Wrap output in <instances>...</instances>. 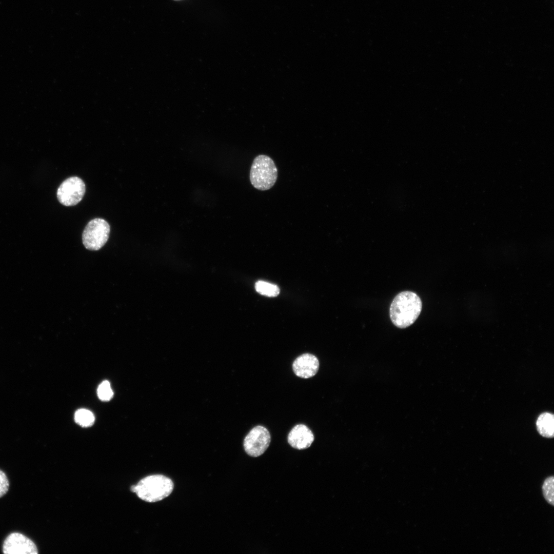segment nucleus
<instances>
[{"mask_svg": "<svg viewBox=\"0 0 554 554\" xmlns=\"http://www.w3.org/2000/svg\"><path fill=\"white\" fill-rule=\"evenodd\" d=\"M422 309V301L416 293L410 291H402L394 298L391 303L390 318L394 326L399 328H405L414 323Z\"/></svg>", "mask_w": 554, "mask_h": 554, "instance_id": "obj_1", "label": "nucleus"}, {"mask_svg": "<svg viewBox=\"0 0 554 554\" xmlns=\"http://www.w3.org/2000/svg\"><path fill=\"white\" fill-rule=\"evenodd\" d=\"M173 486L170 478L162 474H154L142 479L136 485L132 486L131 490L142 500L153 503L169 496Z\"/></svg>", "mask_w": 554, "mask_h": 554, "instance_id": "obj_2", "label": "nucleus"}, {"mask_svg": "<svg viewBox=\"0 0 554 554\" xmlns=\"http://www.w3.org/2000/svg\"><path fill=\"white\" fill-rule=\"evenodd\" d=\"M249 177L255 188L262 191L269 190L278 178V169L274 161L266 155L256 156L251 166Z\"/></svg>", "mask_w": 554, "mask_h": 554, "instance_id": "obj_3", "label": "nucleus"}, {"mask_svg": "<svg viewBox=\"0 0 554 554\" xmlns=\"http://www.w3.org/2000/svg\"><path fill=\"white\" fill-rule=\"evenodd\" d=\"M110 232V225L106 220L101 218L92 219L83 231V243L88 250H98L106 243Z\"/></svg>", "mask_w": 554, "mask_h": 554, "instance_id": "obj_4", "label": "nucleus"}, {"mask_svg": "<svg viewBox=\"0 0 554 554\" xmlns=\"http://www.w3.org/2000/svg\"><path fill=\"white\" fill-rule=\"evenodd\" d=\"M85 191L84 181L77 176H71L64 181L58 187L57 197L62 205L72 206L81 201Z\"/></svg>", "mask_w": 554, "mask_h": 554, "instance_id": "obj_5", "label": "nucleus"}, {"mask_svg": "<svg viewBox=\"0 0 554 554\" xmlns=\"http://www.w3.org/2000/svg\"><path fill=\"white\" fill-rule=\"evenodd\" d=\"M271 441L270 434L265 427L258 425L250 430L245 437L243 446L246 452L250 456L257 457L263 453L269 447Z\"/></svg>", "mask_w": 554, "mask_h": 554, "instance_id": "obj_6", "label": "nucleus"}, {"mask_svg": "<svg viewBox=\"0 0 554 554\" xmlns=\"http://www.w3.org/2000/svg\"><path fill=\"white\" fill-rule=\"evenodd\" d=\"M3 552L6 554H36L37 547L32 541L22 533L10 534L4 541Z\"/></svg>", "mask_w": 554, "mask_h": 554, "instance_id": "obj_7", "label": "nucleus"}, {"mask_svg": "<svg viewBox=\"0 0 554 554\" xmlns=\"http://www.w3.org/2000/svg\"><path fill=\"white\" fill-rule=\"evenodd\" d=\"M319 368L318 359L313 354L308 353L297 357L292 364V369L294 374L304 379H308L315 375Z\"/></svg>", "mask_w": 554, "mask_h": 554, "instance_id": "obj_8", "label": "nucleus"}, {"mask_svg": "<svg viewBox=\"0 0 554 554\" xmlns=\"http://www.w3.org/2000/svg\"><path fill=\"white\" fill-rule=\"evenodd\" d=\"M314 439L312 431L305 425L298 424L289 432L287 441L293 448L302 450L309 447Z\"/></svg>", "mask_w": 554, "mask_h": 554, "instance_id": "obj_9", "label": "nucleus"}, {"mask_svg": "<svg viewBox=\"0 0 554 554\" xmlns=\"http://www.w3.org/2000/svg\"><path fill=\"white\" fill-rule=\"evenodd\" d=\"M538 431L542 436L551 438L554 434V417L553 414L544 412L538 417L537 421Z\"/></svg>", "mask_w": 554, "mask_h": 554, "instance_id": "obj_10", "label": "nucleus"}, {"mask_svg": "<svg viewBox=\"0 0 554 554\" xmlns=\"http://www.w3.org/2000/svg\"><path fill=\"white\" fill-rule=\"evenodd\" d=\"M255 289L260 294L269 297L276 296L280 293L278 286L263 281L256 282Z\"/></svg>", "mask_w": 554, "mask_h": 554, "instance_id": "obj_11", "label": "nucleus"}, {"mask_svg": "<svg viewBox=\"0 0 554 554\" xmlns=\"http://www.w3.org/2000/svg\"><path fill=\"white\" fill-rule=\"evenodd\" d=\"M74 419L75 422L80 425L83 427H88L93 424L94 416L90 410L86 409H80L75 412Z\"/></svg>", "mask_w": 554, "mask_h": 554, "instance_id": "obj_12", "label": "nucleus"}, {"mask_svg": "<svg viewBox=\"0 0 554 554\" xmlns=\"http://www.w3.org/2000/svg\"><path fill=\"white\" fill-rule=\"evenodd\" d=\"M553 476L547 478L542 485V492L544 499L551 505L554 506Z\"/></svg>", "mask_w": 554, "mask_h": 554, "instance_id": "obj_13", "label": "nucleus"}, {"mask_svg": "<svg viewBox=\"0 0 554 554\" xmlns=\"http://www.w3.org/2000/svg\"><path fill=\"white\" fill-rule=\"evenodd\" d=\"M97 395L100 400L104 401L110 400L113 394L109 382L103 381L97 388Z\"/></svg>", "mask_w": 554, "mask_h": 554, "instance_id": "obj_14", "label": "nucleus"}, {"mask_svg": "<svg viewBox=\"0 0 554 554\" xmlns=\"http://www.w3.org/2000/svg\"><path fill=\"white\" fill-rule=\"evenodd\" d=\"M9 483L6 474L0 470V498L8 490Z\"/></svg>", "mask_w": 554, "mask_h": 554, "instance_id": "obj_15", "label": "nucleus"}, {"mask_svg": "<svg viewBox=\"0 0 554 554\" xmlns=\"http://www.w3.org/2000/svg\"><path fill=\"white\" fill-rule=\"evenodd\" d=\"M173 1H182V0H173Z\"/></svg>", "mask_w": 554, "mask_h": 554, "instance_id": "obj_16", "label": "nucleus"}]
</instances>
